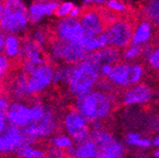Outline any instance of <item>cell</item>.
Wrapping results in <instances>:
<instances>
[{
  "instance_id": "6da1fadb",
  "label": "cell",
  "mask_w": 159,
  "mask_h": 158,
  "mask_svg": "<svg viewBox=\"0 0 159 158\" xmlns=\"http://www.w3.org/2000/svg\"><path fill=\"white\" fill-rule=\"evenodd\" d=\"M74 108L91 124L108 116L112 110V101L105 92L93 89L77 97Z\"/></svg>"
},
{
  "instance_id": "7a4b0ae2",
  "label": "cell",
  "mask_w": 159,
  "mask_h": 158,
  "mask_svg": "<svg viewBox=\"0 0 159 158\" xmlns=\"http://www.w3.org/2000/svg\"><path fill=\"white\" fill-rule=\"evenodd\" d=\"M28 5L24 0H4V15L0 31L7 35L23 36L30 29Z\"/></svg>"
},
{
  "instance_id": "3957f363",
  "label": "cell",
  "mask_w": 159,
  "mask_h": 158,
  "mask_svg": "<svg viewBox=\"0 0 159 158\" xmlns=\"http://www.w3.org/2000/svg\"><path fill=\"white\" fill-rule=\"evenodd\" d=\"M99 80V69L84 60L82 63L70 66V75L66 85L68 93L77 97L93 90Z\"/></svg>"
},
{
  "instance_id": "277c9868",
  "label": "cell",
  "mask_w": 159,
  "mask_h": 158,
  "mask_svg": "<svg viewBox=\"0 0 159 158\" xmlns=\"http://www.w3.org/2000/svg\"><path fill=\"white\" fill-rule=\"evenodd\" d=\"M47 105L37 97L30 101H13L11 103L6 120L10 124L23 130L43 116Z\"/></svg>"
},
{
  "instance_id": "5b68a950",
  "label": "cell",
  "mask_w": 159,
  "mask_h": 158,
  "mask_svg": "<svg viewBox=\"0 0 159 158\" xmlns=\"http://www.w3.org/2000/svg\"><path fill=\"white\" fill-rule=\"evenodd\" d=\"M60 127L61 122L55 109L48 104L43 116L30 123L22 131L34 143H38L42 140H48L52 135L58 133Z\"/></svg>"
},
{
  "instance_id": "8992f818",
  "label": "cell",
  "mask_w": 159,
  "mask_h": 158,
  "mask_svg": "<svg viewBox=\"0 0 159 158\" xmlns=\"http://www.w3.org/2000/svg\"><path fill=\"white\" fill-rule=\"evenodd\" d=\"M144 74V68L139 64L117 63L113 65L111 74L107 80L112 84L125 87L138 84L141 81Z\"/></svg>"
},
{
  "instance_id": "52a82bcc",
  "label": "cell",
  "mask_w": 159,
  "mask_h": 158,
  "mask_svg": "<svg viewBox=\"0 0 159 158\" xmlns=\"http://www.w3.org/2000/svg\"><path fill=\"white\" fill-rule=\"evenodd\" d=\"M134 27L129 19L117 18L113 23L106 26L104 30L107 36L110 47L119 48H126L130 46Z\"/></svg>"
},
{
  "instance_id": "ba28073f",
  "label": "cell",
  "mask_w": 159,
  "mask_h": 158,
  "mask_svg": "<svg viewBox=\"0 0 159 158\" xmlns=\"http://www.w3.org/2000/svg\"><path fill=\"white\" fill-rule=\"evenodd\" d=\"M61 125L74 142L82 141L90 135L89 122L75 108L69 109L64 115Z\"/></svg>"
},
{
  "instance_id": "9c48e42d",
  "label": "cell",
  "mask_w": 159,
  "mask_h": 158,
  "mask_svg": "<svg viewBox=\"0 0 159 158\" xmlns=\"http://www.w3.org/2000/svg\"><path fill=\"white\" fill-rule=\"evenodd\" d=\"M53 73L54 66L46 63L28 75V94L30 98L45 93L53 84Z\"/></svg>"
},
{
  "instance_id": "30bf717a",
  "label": "cell",
  "mask_w": 159,
  "mask_h": 158,
  "mask_svg": "<svg viewBox=\"0 0 159 158\" xmlns=\"http://www.w3.org/2000/svg\"><path fill=\"white\" fill-rule=\"evenodd\" d=\"M52 33L54 39L64 43H79L84 36L79 19L69 16L58 19L54 23Z\"/></svg>"
},
{
  "instance_id": "8fae6325",
  "label": "cell",
  "mask_w": 159,
  "mask_h": 158,
  "mask_svg": "<svg viewBox=\"0 0 159 158\" xmlns=\"http://www.w3.org/2000/svg\"><path fill=\"white\" fill-rule=\"evenodd\" d=\"M79 20L84 35L90 37H97L103 33L107 26L102 14V10H98L96 7L84 9Z\"/></svg>"
},
{
  "instance_id": "7c38bea8",
  "label": "cell",
  "mask_w": 159,
  "mask_h": 158,
  "mask_svg": "<svg viewBox=\"0 0 159 158\" xmlns=\"http://www.w3.org/2000/svg\"><path fill=\"white\" fill-rule=\"evenodd\" d=\"M60 2L58 0H35L29 7V20L30 26L38 27L45 18L55 16Z\"/></svg>"
},
{
  "instance_id": "4fadbf2b",
  "label": "cell",
  "mask_w": 159,
  "mask_h": 158,
  "mask_svg": "<svg viewBox=\"0 0 159 158\" xmlns=\"http://www.w3.org/2000/svg\"><path fill=\"white\" fill-rule=\"evenodd\" d=\"M121 58V54L119 49L108 47L103 49H99L93 53L88 54L86 61L97 66L98 69L104 65H116L118 63V60Z\"/></svg>"
},
{
  "instance_id": "5bb4252c",
  "label": "cell",
  "mask_w": 159,
  "mask_h": 158,
  "mask_svg": "<svg viewBox=\"0 0 159 158\" xmlns=\"http://www.w3.org/2000/svg\"><path fill=\"white\" fill-rule=\"evenodd\" d=\"M66 151L69 158H96L99 149L89 136L82 141L74 142L73 146Z\"/></svg>"
},
{
  "instance_id": "9a60e30c",
  "label": "cell",
  "mask_w": 159,
  "mask_h": 158,
  "mask_svg": "<svg viewBox=\"0 0 159 158\" xmlns=\"http://www.w3.org/2000/svg\"><path fill=\"white\" fill-rule=\"evenodd\" d=\"M88 53L78 43H64L62 47L61 65H74L84 62Z\"/></svg>"
},
{
  "instance_id": "2e32d148",
  "label": "cell",
  "mask_w": 159,
  "mask_h": 158,
  "mask_svg": "<svg viewBox=\"0 0 159 158\" xmlns=\"http://www.w3.org/2000/svg\"><path fill=\"white\" fill-rule=\"evenodd\" d=\"M9 94L13 101H27L28 94V74L20 69L16 72L9 86Z\"/></svg>"
},
{
  "instance_id": "e0dca14e",
  "label": "cell",
  "mask_w": 159,
  "mask_h": 158,
  "mask_svg": "<svg viewBox=\"0 0 159 158\" xmlns=\"http://www.w3.org/2000/svg\"><path fill=\"white\" fill-rule=\"evenodd\" d=\"M22 62L27 61L37 66L47 63L44 49L40 47L30 38H26L22 44Z\"/></svg>"
},
{
  "instance_id": "ac0fdd59",
  "label": "cell",
  "mask_w": 159,
  "mask_h": 158,
  "mask_svg": "<svg viewBox=\"0 0 159 158\" xmlns=\"http://www.w3.org/2000/svg\"><path fill=\"white\" fill-rule=\"evenodd\" d=\"M152 97V89L146 84H137L128 89L123 97L122 102L126 105L132 104H144L150 102Z\"/></svg>"
},
{
  "instance_id": "d6986e66",
  "label": "cell",
  "mask_w": 159,
  "mask_h": 158,
  "mask_svg": "<svg viewBox=\"0 0 159 158\" xmlns=\"http://www.w3.org/2000/svg\"><path fill=\"white\" fill-rule=\"evenodd\" d=\"M152 24L147 19L140 21L134 29L131 46L144 47L152 38Z\"/></svg>"
},
{
  "instance_id": "ffe728a7",
  "label": "cell",
  "mask_w": 159,
  "mask_h": 158,
  "mask_svg": "<svg viewBox=\"0 0 159 158\" xmlns=\"http://www.w3.org/2000/svg\"><path fill=\"white\" fill-rule=\"evenodd\" d=\"M78 44L81 46L88 54L110 47L109 40L104 32L99 34L97 37H90V36L84 35L82 40Z\"/></svg>"
},
{
  "instance_id": "44dd1931",
  "label": "cell",
  "mask_w": 159,
  "mask_h": 158,
  "mask_svg": "<svg viewBox=\"0 0 159 158\" xmlns=\"http://www.w3.org/2000/svg\"><path fill=\"white\" fill-rule=\"evenodd\" d=\"M22 44L23 40L17 35H7L4 54L11 61L22 59Z\"/></svg>"
},
{
  "instance_id": "7402d4cb",
  "label": "cell",
  "mask_w": 159,
  "mask_h": 158,
  "mask_svg": "<svg viewBox=\"0 0 159 158\" xmlns=\"http://www.w3.org/2000/svg\"><path fill=\"white\" fill-rule=\"evenodd\" d=\"M16 158H47L46 149L37 144H27L15 152Z\"/></svg>"
},
{
  "instance_id": "603a6c76",
  "label": "cell",
  "mask_w": 159,
  "mask_h": 158,
  "mask_svg": "<svg viewBox=\"0 0 159 158\" xmlns=\"http://www.w3.org/2000/svg\"><path fill=\"white\" fill-rule=\"evenodd\" d=\"M89 136L98 145L99 151L105 149L107 146H109L112 142H114L116 140L113 137V135L110 133H108L106 130L102 129V127L97 128V129H91Z\"/></svg>"
},
{
  "instance_id": "cb8c5ba5",
  "label": "cell",
  "mask_w": 159,
  "mask_h": 158,
  "mask_svg": "<svg viewBox=\"0 0 159 158\" xmlns=\"http://www.w3.org/2000/svg\"><path fill=\"white\" fill-rule=\"evenodd\" d=\"M30 38L35 42L42 49H47L51 42V38L48 31L41 27H35L30 32Z\"/></svg>"
},
{
  "instance_id": "d4e9b609",
  "label": "cell",
  "mask_w": 159,
  "mask_h": 158,
  "mask_svg": "<svg viewBox=\"0 0 159 158\" xmlns=\"http://www.w3.org/2000/svg\"><path fill=\"white\" fill-rule=\"evenodd\" d=\"M74 144V140L66 133H56L48 139V145L60 150L67 151Z\"/></svg>"
},
{
  "instance_id": "484cf974",
  "label": "cell",
  "mask_w": 159,
  "mask_h": 158,
  "mask_svg": "<svg viewBox=\"0 0 159 158\" xmlns=\"http://www.w3.org/2000/svg\"><path fill=\"white\" fill-rule=\"evenodd\" d=\"M143 11L148 21L159 27V0H147Z\"/></svg>"
},
{
  "instance_id": "4316f807",
  "label": "cell",
  "mask_w": 159,
  "mask_h": 158,
  "mask_svg": "<svg viewBox=\"0 0 159 158\" xmlns=\"http://www.w3.org/2000/svg\"><path fill=\"white\" fill-rule=\"evenodd\" d=\"M70 66L66 65H59L54 67L53 84H66L70 75Z\"/></svg>"
},
{
  "instance_id": "83f0119b",
  "label": "cell",
  "mask_w": 159,
  "mask_h": 158,
  "mask_svg": "<svg viewBox=\"0 0 159 158\" xmlns=\"http://www.w3.org/2000/svg\"><path fill=\"white\" fill-rule=\"evenodd\" d=\"M143 54L145 53L147 63L149 66L156 71H159V47H150L148 46H144Z\"/></svg>"
},
{
  "instance_id": "f1b7e54d",
  "label": "cell",
  "mask_w": 159,
  "mask_h": 158,
  "mask_svg": "<svg viewBox=\"0 0 159 158\" xmlns=\"http://www.w3.org/2000/svg\"><path fill=\"white\" fill-rule=\"evenodd\" d=\"M126 143L132 146H136L142 149H147L152 145V141L146 138H141L140 135L137 133H131L126 137Z\"/></svg>"
},
{
  "instance_id": "f546056e",
  "label": "cell",
  "mask_w": 159,
  "mask_h": 158,
  "mask_svg": "<svg viewBox=\"0 0 159 158\" xmlns=\"http://www.w3.org/2000/svg\"><path fill=\"white\" fill-rule=\"evenodd\" d=\"M143 54V47H137V46H129L127 47L123 53H122V58L125 61H133L134 59L138 58L140 55Z\"/></svg>"
},
{
  "instance_id": "4dcf8cb0",
  "label": "cell",
  "mask_w": 159,
  "mask_h": 158,
  "mask_svg": "<svg viewBox=\"0 0 159 158\" xmlns=\"http://www.w3.org/2000/svg\"><path fill=\"white\" fill-rule=\"evenodd\" d=\"M74 6H75L74 3L69 2V1L60 3L59 6H58V9L56 11L55 16L58 19H62V18L68 17L70 12H71V11H72V9L74 8Z\"/></svg>"
},
{
  "instance_id": "1f68e13d",
  "label": "cell",
  "mask_w": 159,
  "mask_h": 158,
  "mask_svg": "<svg viewBox=\"0 0 159 158\" xmlns=\"http://www.w3.org/2000/svg\"><path fill=\"white\" fill-rule=\"evenodd\" d=\"M11 68V61L4 54L0 53V79H4L8 76Z\"/></svg>"
},
{
  "instance_id": "d6a6232c",
  "label": "cell",
  "mask_w": 159,
  "mask_h": 158,
  "mask_svg": "<svg viewBox=\"0 0 159 158\" xmlns=\"http://www.w3.org/2000/svg\"><path fill=\"white\" fill-rule=\"evenodd\" d=\"M106 8L115 13H123L127 11V6L119 0H107Z\"/></svg>"
},
{
  "instance_id": "836d02e7",
  "label": "cell",
  "mask_w": 159,
  "mask_h": 158,
  "mask_svg": "<svg viewBox=\"0 0 159 158\" xmlns=\"http://www.w3.org/2000/svg\"><path fill=\"white\" fill-rule=\"evenodd\" d=\"M46 153L47 158H69L66 151L57 149L49 145H48L46 148Z\"/></svg>"
},
{
  "instance_id": "e575fe53",
  "label": "cell",
  "mask_w": 159,
  "mask_h": 158,
  "mask_svg": "<svg viewBox=\"0 0 159 158\" xmlns=\"http://www.w3.org/2000/svg\"><path fill=\"white\" fill-rule=\"evenodd\" d=\"M11 102L10 98L6 96L0 95V120H5L7 118L8 111L10 109Z\"/></svg>"
},
{
  "instance_id": "d590c367",
  "label": "cell",
  "mask_w": 159,
  "mask_h": 158,
  "mask_svg": "<svg viewBox=\"0 0 159 158\" xmlns=\"http://www.w3.org/2000/svg\"><path fill=\"white\" fill-rule=\"evenodd\" d=\"M11 155H13V152L11 150L3 133H0V156L7 157Z\"/></svg>"
},
{
  "instance_id": "8d00e7d4",
  "label": "cell",
  "mask_w": 159,
  "mask_h": 158,
  "mask_svg": "<svg viewBox=\"0 0 159 158\" xmlns=\"http://www.w3.org/2000/svg\"><path fill=\"white\" fill-rule=\"evenodd\" d=\"M107 0H83L85 8H91V6H102L106 4Z\"/></svg>"
},
{
  "instance_id": "74e56055",
  "label": "cell",
  "mask_w": 159,
  "mask_h": 158,
  "mask_svg": "<svg viewBox=\"0 0 159 158\" xmlns=\"http://www.w3.org/2000/svg\"><path fill=\"white\" fill-rule=\"evenodd\" d=\"M83 11H84V9H82L81 7H79V6H74V8L72 9V11H71V12H70V14H69V17L79 19L80 16H81L82 13H83Z\"/></svg>"
},
{
  "instance_id": "f35d334b",
  "label": "cell",
  "mask_w": 159,
  "mask_h": 158,
  "mask_svg": "<svg viewBox=\"0 0 159 158\" xmlns=\"http://www.w3.org/2000/svg\"><path fill=\"white\" fill-rule=\"evenodd\" d=\"M6 40H7V34H5L2 31H0V53H4Z\"/></svg>"
},
{
  "instance_id": "ab89813d",
  "label": "cell",
  "mask_w": 159,
  "mask_h": 158,
  "mask_svg": "<svg viewBox=\"0 0 159 158\" xmlns=\"http://www.w3.org/2000/svg\"><path fill=\"white\" fill-rule=\"evenodd\" d=\"M96 158H121L118 155L112 153V152H107V151H99L98 155Z\"/></svg>"
},
{
  "instance_id": "60d3db41",
  "label": "cell",
  "mask_w": 159,
  "mask_h": 158,
  "mask_svg": "<svg viewBox=\"0 0 159 158\" xmlns=\"http://www.w3.org/2000/svg\"><path fill=\"white\" fill-rule=\"evenodd\" d=\"M9 122H8V120H0V133H5V131L7 130V128H8V126H9Z\"/></svg>"
},
{
  "instance_id": "b9f144b4",
  "label": "cell",
  "mask_w": 159,
  "mask_h": 158,
  "mask_svg": "<svg viewBox=\"0 0 159 158\" xmlns=\"http://www.w3.org/2000/svg\"><path fill=\"white\" fill-rule=\"evenodd\" d=\"M4 15V0H0V21Z\"/></svg>"
},
{
  "instance_id": "7bdbcfd3",
  "label": "cell",
  "mask_w": 159,
  "mask_h": 158,
  "mask_svg": "<svg viewBox=\"0 0 159 158\" xmlns=\"http://www.w3.org/2000/svg\"><path fill=\"white\" fill-rule=\"evenodd\" d=\"M154 146H156V147H158L159 146V135L158 136H156L154 139L152 140V142Z\"/></svg>"
},
{
  "instance_id": "ee69618b",
  "label": "cell",
  "mask_w": 159,
  "mask_h": 158,
  "mask_svg": "<svg viewBox=\"0 0 159 158\" xmlns=\"http://www.w3.org/2000/svg\"><path fill=\"white\" fill-rule=\"evenodd\" d=\"M154 155H155V157H156V158H159V151H155V152H154Z\"/></svg>"
}]
</instances>
